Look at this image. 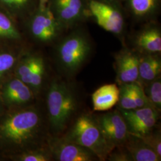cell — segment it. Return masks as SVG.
Masks as SVG:
<instances>
[{"label":"cell","instance_id":"6da1fadb","mask_svg":"<svg viewBox=\"0 0 161 161\" xmlns=\"http://www.w3.org/2000/svg\"><path fill=\"white\" fill-rule=\"evenodd\" d=\"M46 128L40 110L32 104L5 109L0 115V153L10 156L47 144Z\"/></svg>","mask_w":161,"mask_h":161},{"label":"cell","instance_id":"52a82bcc","mask_svg":"<svg viewBox=\"0 0 161 161\" xmlns=\"http://www.w3.org/2000/svg\"><path fill=\"white\" fill-rule=\"evenodd\" d=\"M13 74L28 85L36 96L40 92L45 80V59L38 53L26 51L19 58Z\"/></svg>","mask_w":161,"mask_h":161},{"label":"cell","instance_id":"ba28073f","mask_svg":"<svg viewBox=\"0 0 161 161\" xmlns=\"http://www.w3.org/2000/svg\"><path fill=\"white\" fill-rule=\"evenodd\" d=\"M47 6L66 32L88 20L86 0H50Z\"/></svg>","mask_w":161,"mask_h":161},{"label":"cell","instance_id":"3957f363","mask_svg":"<svg viewBox=\"0 0 161 161\" xmlns=\"http://www.w3.org/2000/svg\"><path fill=\"white\" fill-rule=\"evenodd\" d=\"M48 121L53 136L66 129L77 107L74 92L64 81L52 80L46 96Z\"/></svg>","mask_w":161,"mask_h":161},{"label":"cell","instance_id":"484cf974","mask_svg":"<svg viewBox=\"0 0 161 161\" xmlns=\"http://www.w3.org/2000/svg\"><path fill=\"white\" fill-rule=\"evenodd\" d=\"M118 149L112 150L108 158L109 161H132V158L127 150L124 146H120L116 147Z\"/></svg>","mask_w":161,"mask_h":161},{"label":"cell","instance_id":"8992f818","mask_svg":"<svg viewBox=\"0 0 161 161\" xmlns=\"http://www.w3.org/2000/svg\"><path fill=\"white\" fill-rule=\"evenodd\" d=\"M30 37L36 43L47 45L56 42L66 32L47 6L37 7L25 19Z\"/></svg>","mask_w":161,"mask_h":161},{"label":"cell","instance_id":"4fadbf2b","mask_svg":"<svg viewBox=\"0 0 161 161\" xmlns=\"http://www.w3.org/2000/svg\"><path fill=\"white\" fill-rule=\"evenodd\" d=\"M140 58L138 53L127 47L115 54L116 81L120 86L138 81Z\"/></svg>","mask_w":161,"mask_h":161},{"label":"cell","instance_id":"83f0119b","mask_svg":"<svg viewBox=\"0 0 161 161\" xmlns=\"http://www.w3.org/2000/svg\"><path fill=\"white\" fill-rule=\"evenodd\" d=\"M4 110H5L4 106V105H3V102H2V101H1V97H0V115L4 112Z\"/></svg>","mask_w":161,"mask_h":161},{"label":"cell","instance_id":"ac0fdd59","mask_svg":"<svg viewBox=\"0 0 161 161\" xmlns=\"http://www.w3.org/2000/svg\"><path fill=\"white\" fill-rule=\"evenodd\" d=\"M159 54H140L138 66V79L147 84L160 76L161 60Z\"/></svg>","mask_w":161,"mask_h":161},{"label":"cell","instance_id":"f1b7e54d","mask_svg":"<svg viewBox=\"0 0 161 161\" xmlns=\"http://www.w3.org/2000/svg\"><path fill=\"white\" fill-rule=\"evenodd\" d=\"M4 160H6L5 156L0 153V161H4Z\"/></svg>","mask_w":161,"mask_h":161},{"label":"cell","instance_id":"d6986e66","mask_svg":"<svg viewBox=\"0 0 161 161\" xmlns=\"http://www.w3.org/2000/svg\"><path fill=\"white\" fill-rule=\"evenodd\" d=\"M38 6V0H0V8L16 20H25Z\"/></svg>","mask_w":161,"mask_h":161},{"label":"cell","instance_id":"4316f807","mask_svg":"<svg viewBox=\"0 0 161 161\" xmlns=\"http://www.w3.org/2000/svg\"><path fill=\"white\" fill-rule=\"evenodd\" d=\"M50 0H38V7L44 8L46 7L48 5Z\"/></svg>","mask_w":161,"mask_h":161},{"label":"cell","instance_id":"ffe728a7","mask_svg":"<svg viewBox=\"0 0 161 161\" xmlns=\"http://www.w3.org/2000/svg\"><path fill=\"white\" fill-rule=\"evenodd\" d=\"M22 40L15 20L0 8V44H19Z\"/></svg>","mask_w":161,"mask_h":161},{"label":"cell","instance_id":"277c9868","mask_svg":"<svg viewBox=\"0 0 161 161\" xmlns=\"http://www.w3.org/2000/svg\"><path fill=\"white\" fill-rule=\"evenodd\" d=\"M64 137L90 150L100 161L106 160L112 150L97 119L88 114H82L78 117Z\"/></svg>","mask_w":161,"mask_h":161},{"label":"cell","instance_id":"44dd1931","mask_svg":"<svg viewBox=\"0 0 161 161\" xmlns=\"http://www.w3.org/2000/svg\"><path fill=\"white\" fill-rule=\"evenodd\" d=\"M7 159L13 161H50L53 160L52 153L47 144L10 156Z\"/></svg>","mask_w":161,"mask_h":161},{"label":"cell","instance_id":"603a6c76","mask_svg":"<svg viewBox=\"0 0 161 161\" xmlns=\"http://www.w3.org/2000/svg\"><path fill=\"white\" fill-rule=\"evenodd\" d=\"M118 106L119 109L131 110L136 109L137 106L132 98L130 84H124L120 86Z\"/></svg>","mask_w":161,"mask_h":161},{"label":"cell","instance_id":"5bb4252c","mask_svg":"<svg viewBox=\"0 0 161 161\" xmlns=\"http://www.w3.org/2000/svg\"><path fill=\"white\" fill-rule=\"evenodd\" d=\"M128 18L136 23L157 20L161 11V0H120Z\"/></svg>","mask_w":161,"mask_h":161},{"label":"cell","instance_id":"7a4b0ae2","mask_svg":"<svg viewBox=\"0 0 161 161\" xmlns=\"http://www.w3.org/2000/svg\"><path fill=\"white\" fill-rule=\"evenodd\" d=\"M56 42V57L59 66L69 75L77 72L92 53V43L82 25L69 30Z\"/></svg>","mask_w":161,"mask_h":161},{"label":"cell","instance_id":"7402d4cb","mask_svg":"<svg viewBox=\"0 0 161 161\" xmlns=\"http://www.w3.org/2000/svg\"><path fill=\"white\" fill-rule=\"evenodd\" d=\"M144 93L150 104L156 109L160 111L161 109V80L159 76L146 84Z\"/></svg>","mask_w":161,"mask_h":161},{"label":"cell","instance_id":"7c38bea8","mask_svg":"<svg viewBox=\"0 0 161 161\" xmlns=\"http://www.w3.org/2000/svg\"><path fill=\"white\" fill-rule=\"evenodd\" d=\"M133 50L140 54H160L161 30L156 20L143 23L132 39Z\"/></svg>","mask_w":161,"mask_h":161},{"label":"cell","instance_id":"cb8c5ba5","mask_svg":"<svg viewBox=\"0 0 161 161\" xmlns=\"http://www.w3.org/2000/svg\"><path fill=\"white\" fill-rule=\"evenodd\" d=\"M130 86L132 98L137 108L151 106L144 93L143 86L137 82L130 84Z\"/></svg>","mask_w":161,"mask_h":161},{"label":"cell","instance_id":"d4e9b609","mask_svg":"<svg viewBox=\"0 0 161 161\" xmlns=\"http://www.w3.org/2000/svg\"><path fill=\"white\" fill-rule=\"evenodd\" d=\"M142 138L150 147L161 158V137L159 130L154 131V129L149 133L144 135Z\"/></svg>","mask_w":161,"mask_h":161},{"label":"cell","instance_id":"30bf717a","mask_svg":"<svg viewBox=\"0 0 161 161\" xmlns=\"http://www.w3.org/2000/svg\"><path fill=\"white\" fill-rule=\"evenodd\" d=\"M47 144L53 160L58 161H92L97 158L92 152L65 138L53 136L48 137Z\"/></svg>","mask_w":161,"mask_h":161},{"label":"cell","instance_id":"5b68a950","mask_svg":"<svg viewBox=\"0 0 161 161\" xmlns=\"http://www.w3.org/2000/svg\"><path fill=\"white\" fill-rule=\"evenodd\" d=\"M88 20L123 41L127 28V13L120 0H86Z\"/></svg>","mask_w":161,"mask_h":161},{"label":"cell","instance_id":"8fae6325","mask_svg":"<svg viewBox=\"0 0 161 161\" xmlns=\"http://www.w3.org/2000/svg\"><path fill=\"white\" fill-rule=\"evenodd\" d=\"M97 121L104 138L112 150L122 146L131 134L119 110L100 115Z\"/></svg>","mask_w":161,"mask_h":161},{"label":"cell","instance_id":"2e32d148","mask_svg":"<svg viewBox=\"0 0 161 161\" xmlns=\"http://www.w3.org/2000/svg\"><path fill=\"white\" fill-rule=\"evenodd\" d=\"M119 88L116 84H106L97 88L92 94L93 109L107 111L118 103Z\"/></svg>","mask_w":161,"mask_h":161},{"label":"cell","instance_id":"9c48e42d","mask_svg":"<svg viewBox=\"0 0 161 161\" xmlns=\"http://www.w3.org/2000/svg\"><path fill=\"white\" fill-rule=\"evenodd\" d=\"M35 97L31 88L14 75L8 78L0 86V97L5 109L32 105Z\"/></svg>","mask_w":161,"mask_h":161},{"label":"cell","instance_id":"9a60e30c","mask_svg":"<svg viewBox=\"0 0 161 161\" xmlns=\"http://www.w3.org/2000/svg\"><path fill=\"white\" fill-rule=\"evenodd\" d=\"M25 51L18 44H0V86L13 75L17 62Z\"/></svg>","mask_w":161,"mask_h":161},{"label":"cell","instance_id":"e0dca14e","mask_svg":"<svg viewBox=\"0 0 161 161\" xmlns=\"http://www.w3.org/2000/svg\"><path fill=\"white\" fill-rule=\"evenodd\" d=\"M122 146L131 156L132 161H161V157L138 136L130 134Z\"/></svg>","mask_w":161,"mask_h":161}]
</instances>
